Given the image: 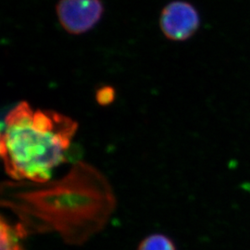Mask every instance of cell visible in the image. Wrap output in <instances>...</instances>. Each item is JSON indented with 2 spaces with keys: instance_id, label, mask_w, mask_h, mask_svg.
<instances>
[{
  "instance_id": "1",
  "label": "cell",
  "mask_w": 250,
  "mask_h": 250,
  "mask_svg": "<svg viewBox=\"0 0 250 250\" xmlns=\"http://www.w3.org/2000/svg\"><path fill=\"white\" fill-rule=\"evenodd\" d=\"M77 130L78 124L71 117L20 102L7 114L1 133L6 172L15 180L46 183L66 161Z\"/></svg>"
},
{
  "instance_id": "2",
  "label": "cell",
  "mask_w": 250,
  "mask_h": 250,
  "mask_svg": "<svg viewBox=\"0 0 250 250\" xmlns=\"http://www.w3.org/2000/svg\"><path fill=\"white\" fill-rule=\"evenodd\" d=\"M56 14L63 30L73 36L91 31L104 14L101 0H59Z\"/></svg>"
},
{
  "instance_id": "3",
  "label": "cell",
  "mask_w": 250,
  "mask_h": 250,
  "mask_svg": "<svg viewBox=\"0 0 250 250\" xmlns=\"http://www.w3.org/2000/svg\"><path fill=\"white\" fill-rule=\"evenodd\" d=\"M200 26V16L191 3L172 1L161 10L160 27L163 36L173 42L187 41Z\"/></svg>"
},
{
  "instance_id": "4",
  "label": "cell",
  "mask_w": 250,
  "mask_h": 250,
  "mask_svg": "<svg viewBox=\"0 0 250 250\" xmlns=\"http://www.w3.org/2000/svg\"><path fill=\"white\" fill-rule=\"evenodd\" d=\"M1 250H22L21 239L22 232L21 228H15L1 220Z\"/></svg>"
},
{
  "instance_id": "5",
  "label": "cell",
  "mask_w": 250,
  "mask_h": 250,
  "mask_svg": "<svg viewBox=\"0 0 250 250\" xmlns=\"http://www.w3.org/2000/svg\"><path fill=\"white\" fill-rule=\"evenodd\" d=\"M137 250H176L173 243L162 234H152L145 238Z\"/></svg>"
},
{
  "instance_id": "6",
  "label": "cell",
  "mask_w": 250,
  "mask_h": 250,
  "mask_svg": "<svg viewBox=\"0 0 250 250\" xmlns=\"http://www.w3.org/2000/svg\"><path fill=\"white\" fill-rule=\"evenodd\" d=\"M115 98V92L112 87L106 86L99 89L97 93V100L100 105H107L113 101Z\"/></svg>"
}]
</instances>
